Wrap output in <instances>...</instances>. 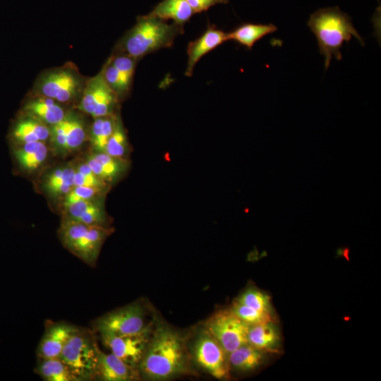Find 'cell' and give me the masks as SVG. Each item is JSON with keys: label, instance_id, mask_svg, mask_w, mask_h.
Masks as SVG:
<instances>
[{"label": "cell", "instance_id": "484cf974", "mask_svg": "<svg viewBox=\"0 0 381 381\" xmlns=\"http://www.w3.org/2000/svg\"><path fill=\"white\" fill-rule=\"evenodd\" d=\"M75 172L71 167L52 171L45 180L47 190L54 195H66L74 187Z\"/></svg>", "mask_w": 381, "mask_h": 381}, {"label": "cell", "instance_id": "9a60e30c", "mask_svg": "<svg viewBox=\"0 0 381 381\" xmlns=\"http://www.w3.org/2000/svg\"><path fill=\"white\" fill-rule=\"evenodd\" d=\"M86 163L97 177L107 183L118 179L127 169L126 159L116 158L104 152L92 154Z\"/></svg>", "mask_w": 381, "mask_h": 381}, {"label": "cell", "instance_id": "1f68e13d", "mask_svg": "<svg viewBox=\"0 0 381 381\" xmlns=\"http://www.w3.org/2000/svg\"><path fill=\"white\" fill-rule=\"evenodd\" d=\"M102 73L105 81L109 87L116 94L119 98L128 94L131 85L124 81L109 60L104 66Z\"/></svg>", "mask_w": 381, "mask_h": 381}, {"label": "cell", "instance_id": "6da1fadb", "mask_svg": "<svg viewBox=\"0 0 381 381\" xmlns=\"http://www.w3.org/2000/svg\"><path fill=\"white\" fill-rule=\"evenodd\" d=\"M141 375L151 380H168L188 371L183 338L172 329L158 327L151 336L138 366Z\"/></svg>", "mask_w": 381, "mask_h": 381}, {"label": "cell", "instance_id": "ffe728a7", "mask_svg": "<svg viewBox=\"0 0 381 381\" xmlns=\"http://www.w3.org/2000/svg\"><path fill=\"white\" fill-rule=\"evenodd\" d=\"M14 158L22 169H37L46 159L47 148L42 141L17 145L13 150Z\"/></svg>", "mask_w": 381, "mask_h": 381}, {"label": "cell", "instance_id": "7a4b0ae2", "mask_svg": "<svg viewBox=\"0 0 381 381\" xmlns=\"http://www.w3.org/2000/svg\"><path fill=\"white\" fill-rule=\"evenodd\" d=\"M308 25L315 35L320 52L325 56V68L329 66L332 57L341 59V49L344 42L356 37L364 45L351 17L337 6L320 8L312 13Z\"/></svg>", "mask_w": 381, "mask_h": 381}, {"label": "cell", "instance_id": "83f0119b", "mask_svg": "<svg viewBox=\"0 0 381 381\" xmlns=\"http://www.w3.org/2000/svg\"><path fill=\"white\" fill-rule=\"evenodd\" d=\"M104 152L111 157L126 159L128 152L127 137L121 121L118 118L114 131L107 143Z\"/></svg>", "mask_w": 381, "mask_h": 381}, {"label": "cell", "instance_id": "836d02e7", "mask_svg": "<svg viewBox=\"0 0 381 381\" xmlns=\"http://www.w3.org/2000/svg\"><path fill=\"white\" fill-rule=\"evenodd\" d=\"M108 183L97 176H85L75 170L74 176V186H87L107 188Z\"/></svg>", "mask_w": 381, "mask_h": 381}, {"label": "cell", "instance_id": "277c9868", "mask_svg": "<svg viewBox=\"0 0 381 381\" xmlns=\"http://www.w3.org/2000/svg\"><path fill=\"white\" fill-rule=\"evenodd\" d=\"M100 351L93 333L78 328L66 342L59 358L78 381L92 380L96 379Z\"/></svg>", "mask_w": 381, "mask_h": 381}, {"label": "cell", "instance_id": "52a82bcc", "mask_svg": "<svg viewBox=\"0 0 381 381\" xmlns=\"http://www.w3.org/2000/svg\"><path fill=\"white\" fill-rule=\"evenodd\" d=\"M195 362L217 379H223L229 373L228 356L217 340L206 330L198 336L193 345Z\"/></svg>", "mask_w": 381, "mask_h": 381}, {"label": "cell", "instance_id": "cb8c5ba5", "mask_svg": "<svg viewBox=\"0 0 381 381\" xmlns=\"http://www.w3.org/2000/svg\"><path fill=\"white\" fill-rule=\"evenodd\" d=\"M36 373L47 381H78L59 357L41 360Z\"/></svg>", "mask_w": 381, "mask_h": 381}, {"label": "cell", "instance_id": "ac0fdd59", "mask_svg": "<svg viewBox=\"0 0 381 381\" xmlns=\"http://www.w3.org/2000/svg\"><path fill=\"white\" fill-rule=\"evenodd\" d=\"M195 14L186 0H162L148 13L162 20H172L175 24L183 27Z\"/></svg>", "mask_w": 381, "mask_h": 381}, {"label": "cell", "instance_id": "5bb4252c", "mask_svg": "<svg viewBox=\"0 0 381 381\" xmlns=\"http://www.w3.org/2000/svg\"><path fill=\"white\" fill-rule=\"evenodd\" d=\"M139 370L116 356L100 351L97 369L96 379L104 381H131L140 379Z\"/></svg>", "mask_w": 381, "mask_h": 381}, {"label": "cell", "instance_id": "e0dca14e", "mask_svg": "<svg viewBox=\"0 0 381 381\" xmlns=\"http://www.w3.org/2000/svg\"><path fill=\"white\" fill-rule=\"evenodd\" d=\"M50 135V129L40 120L28 116L13 125L10 137L16 145L44 141Z\"/></svg>", "mask_w": 381, "mask_h": 381}, {"label": "cell", "instance_id": "603a6c76", "mask_svg": "<svg viewBox=\"0 0 381 381\" xmlns=\"http://www.w3.org/2000/svg\"><path fill=\"white\" fill-rule=\"evenodd\" d=\"M229 367L240 371H250L257 368L262 361L263 351L245 344L228 355Z\"/></svg>", "mask_w": 381, "mask_h": 381}, {"label": "cell", "instance_id": "5b68a950", "mask_svg": "<svg viewBox=\"0 0 381 381\" xmlns=\"http://www.w3.org/2000/svg\"><path fill=\"white\" fill-rule=\"evenodd\" d=\"M249 325L230 310L214 314L207 322L205 329L217 340L227 355L248 343Z\"/></svg>", "mask_w": 381, "mask_h": 381}, {"label": "cell", "instance_id": "4fadbf2b", "mask_svg": "<svg viewBox=\"0 0 381 381\" xmlns=\"http://www.w3.org/2000/svg\"><path fill=\"white\" fill-rule=\"evenodd\" d=\"M78 328L65 322L47 327L37 348V356L43 359L59 358L70 337Z\"/></svg>", "mask_w": 381, "mask_h": 381}, {"label": "cell", "instance_id": "8fae6325", "mask_svg": "<svg viewBox=\"0 0 381 381\" xmlns=\"http://www.w3.org/2000/svg\"><path fill=\"white\" fill-rule=\"evenodd\" d=\"M111 229L106 226H90L66 248L71 253L90 265H94L101 247Z\"/></svg>", "mask_w": 381, "mask_h": 381}, {"label": "cell", "instance_id": "2e32d148", "mask_svg": "<svg viewBox=\"0 0 381 381\" xmlns=\"http://www.w3.org/2000/svg\"><path fill=\"white\" fill-rule=\"evenodd\" d=\"M100 202L92 199L73 202L66 206L68 212L66 218L90 226H105L106 213Z\"/></svg>", "mask_w": 381, "mask_h": 381}, {"label": "cell", "instance_id": "30bf717a", "mask_svg": "<svg viewBox=\"0 0 381 381\" xmlns=\"http://www.w3.org/2000/svg\"><path fill=\"white\" fill-rule=\"evenodd\" d=\"M80 86V80L76 73L71 70L60 69L44 75L38 87L42 96L66 102L76 96Z\"/></svg>", "mask_w": 381, "mask_h": 381}, {"label": "cell", "instance_id": "d4e9b609", "mask_svg": "<svg viewBox=\"0 0 381 381\" xmlns=\"http://www.w3.org/2000/svg\"><path fill=\"white\" fill-rule=\"evenodd\" d=\"M118 117L116 114L95 118L91 128L90 141L97 152H104L108 140L115 128Z\"/></svg>", "mask_w": 381, "mask_h": 381}, {"label": "cell", "instance_id": "ba28073f", "mask_svg": "<svg viewBox=\"0 0 381 381\" xmlns=\"http://www.w3.org/2000/svg\"><path fill=\"white\" fill-rule=\"evenodd\" d=\"M118 100L101 71L87 82L79 108L95 119L114 114Z\"/></svg>", "mask_w": 381, "mask_h": 381}, {"label": "cell", "instance_id": "d590c367", "mask_svg": "<svg viewBox=\"0 0 381 381\" xmlns=\"http://www.w3.org/2000/svg\"><path fill=\"white\" fill-rule=\"evenodd\" d=\"M378 1H380V0H377Z\"/></svg>", "mask_w": 381, "mask_h": 381}, {"label": "cell", "instance_id": "9c48e42d", "mask_svg": "<svg viewBox=\"0 0 381 381\" xmlns=\"http://www.w3.org/2000/svg\"><path fill=\"white\" fill-rule=\"evenodd\" d=\"M99 334L111 353L135 368H138L151 338L150 328L133 334Z\"/></svg>", "mask_w": 381, "mask_h": 381}, {"label": "cell", "instance_id": "4dcf8cb0", "mask_svg": "<svg viewBox=\"0 0 381 381\" xmlns=\"http://www.w3.org/2000/svg\"><path fill=\"white\" fill-rule=\"evenodd\" d=\"M137 59L120 52L113 55L109 61L116 68L124 81L131 85Z\"/></svg>", "mask_w": 381, "mask_h": 381}, {"label": "cell", "instance_id": "4316f807", "mask_svg": "<svg viewBox=\"0 0 381 381\" xmlns=\"http://www.w3.org/2000/svg\"><path fill=\"white\" fill-rule=\"evenodd\" d=\"M66 150H71L79 147L85 141V131L82 121L73 114L65 115L61 120Z\"/></svg>", "mask_w": 381, "mask_h": 381}, {"label": "cell", "instance_id": "7402d4cb", "mask_svg": "<svg viewBox=\"0 0 381 381\" xmlns=\"http://www.w3.org/2000/svg\"><path fill=\"white\" fill-rule=\"evenodd\" d=\"M248 343L264 351H273L280 339L279 332L273 322H267L249 326Z\"/></svg>", "mask_w": 381, "mask_h": 381}, {"label": "cell", "instance_id": "44dd1931", "mask_svg": "<svg viewBox=\"0 0 381 381\" xmlns=\"http://www.w3.org/2000/svg\"><path fill=\"white\" fill-rule=\"evenodd\" d=\"M277 30V28L271 23H243L227 33L228 40L251 49L256 42Z\"/></svg>", "mask_w": 381, "mask_h": 381}, {"label": "cell", "instance_id": "f546056e", "mask_svg": "<svg viewBox=\"0 0 381 381\" xmlns=\"http://www.w3.org/2000/svg\"><path fill=\"white\" fill-rule=\"evenodd\" d=\"M236 301L257 310L271 313L270 297L257 289H247Z\"/></svg>", "mask_w": 381, "mask_h": 381}, {"label": "cell", "instance_id": "f1b7e54d", "mask_svg": "<svg viewBox=\"0 0 381 381\" xmlns=\"http://www.w3.org/2000/svg\"><path fill=\"white\" fill-rule=\"evenodd\" d=\"M231 310L240 320L249 326L262 322H273L271 313L257 310L236 301L234 303Z\"/></svg>", "mask_w": 381, "mask_h": 381}, {"label": "cell", "instance_id": "3957f363", "mask_svg": "<svg viewBox=\"0 0 381 381\" xmlns=\"http://www.w3.org/2000/svg\"><path fill=\"white\" fill-rule=\"evenodd\" d=\"M183 27L149 16H139L135 25L119 43V51L138 61L162 48L170 47Z\"/></svg>", "mask_w": 381, "mask_h": 381}, {"label": "cell", "instance_id": "e575fe53", "mask_svg": "<svg viewBox=\"0 0 381 381\" xmlns=\"http://www.w3.org/2000/svg\"><path fill=\"white\" fill-rule=\"evenodd\" d=\"M194 13L207 11L210 7L219 4H227L229 0H186Z\"/></svg>", "mask_w": 381, "mask_h": 381}, {"label": "cell", "instance_id": "d6986e66", "mask_svg": "<svg viewBox=\"0 0 381 381\" xmlns=\"http://www.w3.org/2000/svg\"><path fill=\"white\" fill-rule=\"evenodd\" d=\"M24 111L28 116L52 126L61 121L65 116L64 109L56 101L44 96L29 101L25 104Z\"/></svg>", "mask_w": 381, "mask_h": 381}, {"label": "cell", "instance_id": "7c38bea8", "mask_svg": "<svg viewBox=\"0 0 381 381\" xmlns=\"http://www.w3.org/2000/svg\"><path fill=\"white\" fill-rule=\"evenodd\" d=\"M227 40H229L226 32L216 28L214 25H209L201 36L188 43V64L185 75L188 77L192 76L194 67L199 60Z\"/></svg>", "mask_w": 381, "mask_h": 381}, {"label": "cell", "instance_id": "8992f818", "mask_svg": "<svg viewBox=\"0 0 381 381\" xmlns=\"http://www.w3.org/2000/svg\"><path fill=\"white\" fill-rule=\"evenodd\" d=\"M95 328L99 333L126 335L140 333L150 326L145 322L143 308L138 303H132L99 318Z\"/></svg>", "mask_w": 381, "mask_h": 381}, {"label": "cell", "instance_id": "d6a6232c", "mask_svg": "<svg viewBox=\"0 0 381 381\" xmlns=\"http://www.w3.org/2000/svg\"><path fill=\"white\" fill-rule=\"evenodd\" d=\"M107 188L74 186L66 195L64 200L65 207L80 200H92L96 196L100 195Z\"/></svg>", "mask_w": 381, "mask_h": 381}]
</instances>
